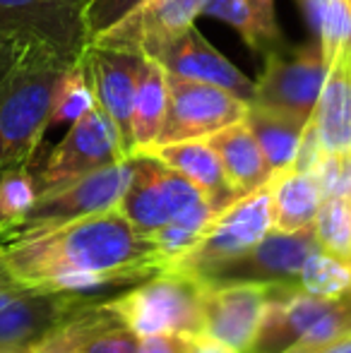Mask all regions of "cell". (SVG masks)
Instances as JSON below:
<instances>
[{
	"instance_id": "obj_20",
	"label": "cell",
	"mask_w": 351,
	"mask_h": 353,
	"mask_svg": "<svg viewBox=\"0 0 351 353\" xmlns=\"http://www.w3.org/2000/svg\"><path fill=\"white\" fill-rule=\"evenodd\" d=\"M205 140L217 152L226 178L241 195H248V192L258 190L260 185L270 183L272 168L245 118L221 128Z\"/></svg>"
},
{
	"instance_id": "obj_15",
	"label": "cell",
	"mask_w": 351,
	"mask_h": 353,
	"mask_svg": "<svg viewBox=\"0 0 351 353\" xmlns=\"http://www.w3.org/2000/svg\"><path fill=\"white\" fill-rule=\"evenodd\" d=\"M82 63L92 82L97 103L106 111L118 135L132 157V106H135L137 79L145 58L137 53L118 51V48L87 43L82 51Z\"/></svg>"
},
{
	"instance_id": "obj_5",
	"label": "cell",
	"mask_w": 351,
	"mask_h": 353,
	"mask_svg": "<svg viewBox=\"0 0 351 353\" xmlns=\"http://www.w3.org/2000/svg\"><path fill=\"white\" fill-rule=\"evenodd\" d=\"M87 0H0V56L48 48L77 61L87 46Z\"/></svg>"
},
{
	"instance_id": "obj_13",
	"label": "cell",
	"mask_w": 351,
	"mask_h": 353,
	"mask_svg": "<svg viewBox=\"0 0 351 353\" xmlns=\"http://www.w3.org/2000/svg\"><path fill=\"white\" fill-rule=\"evenodd\" d=\"M320 250L313 226L301 231H274L250 250L229 257L212 272L200 276L207 283L260 281V283H299L303 262Z\"/></svg>"
},
{
	"instance_id": "obj_9",
	"label": "cell",
	"mask_w": 351,
	"mask_h": 353,
	"mask_svg": "<svg viewBox=\"0 0 351 353\" xmlns=\"http://www.w3.org/2000/svg\"><path fill=\"white\" fill-rule=\"evenodd\" d=\"M128 157L130 154H128L111 118L101 106H94L92 111L72 123L68 135L46 157L43 166L34 171L37 190L46 192L61 188L75 178L106 168Z\"/></svg>"
},
{
	"instance_id": "obj_17",
	"label": "cell",
	"mask_w": 351,
	"mask_h": 353,
	"mask_svg": "<svg viewBox=\"0 0 351 353\" xmlns=\"http://www.w3.org/2000/svg\"><path fill=\"white\" fill-rule=\"evenodd\" d=\"M154 63H159L166 74L229 89L245 101H250L253 97L255 79L245 77L234 63L226 61L217 48H212L197 27H190L183 37H178Z\"/></svg>"
},
{
	"instance_id": "obj_32",
	"label": "cell",
	"mask_w": 351,
	"mask_h": 353,
	"mask_svg": "<svg viewBox=\"0 0 351 353\" xmlns=\"http://www.w3.org/2000/svg\"><path fill=\"white\" fill-rule=\"evenodd\" d=\"M337 195L339 197H347V200L351 202V152L342 154V168H339Z\"/></svg>"
},
{
	"instance_id": "obj_28",
	"label": "cell",
	"mask_w": 351,
	"mask_h": 353,
	"mask_svg": "<svg viewBox=\"0 0 351 353\" xmlns=\"http://www.w3.org/2000/svg\"><path fill=\"white\" fill-rule=\"evenodd\" d=\"M37 178L29 166L0 171V241L37 202Z\"/></svg>"
},
{
	"instance_id": "obj_26",
	"label": "cell",
	"mask_w": 351,
	"mask_h": 353,
	"mask_svg": "<svg viewBox=\"0 0 351 353\" xmlns=\"http://www.w3.org/2000/svg\"><path fill=\"white\" fill-rule=\"evenodd\" d=\"M94 106H99V103H97V97H94L92 82H89V77H87V68H85V63H82V58H77L72 65H68L66 70H63L61 79H58L48 128L68 125V123L72 125L77 118L89 113Z\"/></svg>"
},
{
	"instance_id": "obj_31",
	"label": "cell",
	"mask_w": 351,
	"mask_h": 353,
	"mask_svg": "<svg viewBox=\"0 0 351 353\" xmlns=\"http://www.w3.org/2000/svg\"><path fill=\"white\" fill-rule=\"evenodd\" d=\"M197 344H200V339H197V336L169 332V334L142 336L140 353H195Z\"/></svg>"
},
{
	"instance_id": "obj_25",
	"label": "cell",
	"mask_w": 351,
	"mask_h": 353,
	"mask_svg": "<svg viewBox=\"0 0 351 353\" xmlns=\"http://www.w3.org/2000/svg\"><path fill=\"white\" fill-rule=\"evenodd\" d=\"M305 24L320 41L325 63L351 48V0H296Z\"/></svg>"
},
{
	"instance_id": "obj_2",
	"label": "cell",
	"mask_w": 351,
	"mask_h": 353,
	"mask_svg": "<svg viewBox=\"0 0 351 353\" xmlns=\"http://www.w3.org/2000/svg\"><path fill=\"white\" fill-rule=\"evenodd\" d=\"M72 63L48 48L0 56V171L22 166L34 171L58 79Z\"/></svg>"
},
{
	"instance_id": "obj_3",
	"label": "cell",
	"mask_w": 351,
	"mask_h": 353,
	"mask_svg": "<svg viewBox=\"0 0 351 353\" xmlns=\"http://www.w3.org/2000/svg\"><path fill=\"white\" fill-rule=\"evenodd\" d=\"M205 293L207 281L178 270H161L135 283L128 293L103 301L137 336L190 334L205 339Z\"/></svg>"
},
{
	"instance_id": "obj_14",
	"label": "cell",
	"mask_w": 351,
	"mask_h": 353,
	"mask_svg": "<svg viewBox=\"0 0 351 353\" xmlns=\"http://www.w3.org/2000/svg\"><path fill=\"white\" fill-rule=\"evenodd\" d=\"M270 293L272 283L260 281L207 283L205 339L245 353L260 330Z\"/></svg>"
},
{
	"instance_id": "obj_36",
	"label": "cell",
	"mask_w": 351,
	"mask_h": 353,
	"mask_svg": "<svg viewBox=\"0 0 351 353\" xmlns=\"http://www.w3.org/2000/svg\"><path fill=\"white\" fill-rule=\"evenodd\" d=\"M5 279H10L8 274H5V270H3V265H0V281H5Z\"/></svg>"
},
{
	"instance_id": "obj_6",
	"label": "cell",
	"mask_w": 351,
	"mask_h": 353,
	"mask_svg": "<svg viewBox=\"0 0 351 353\" xmlns=\"http://www.w3.org/2000/svg\"><path fill=\"white\" fill-rule=\"evenodd\" d=\"M132 181V157L99 168L82 178L66 183L53 190L39 192L34 207L24 214V219L3 238L0 243L27 238L48 228L63 226L68 221L89 216V214L108 212L121 205L128 185Z\"/></svg>"
},
{
	"instance_id": "obj_30",
	"label": "cell",
	"mask_w": 351,
	"mask_h": 353,
	"mask_svg": "<svg viewBox=\"0 0 351 353\" xmlns=\"http://www.w3.org/2000/svg\"><path fill=\"white\" fill-rule=\"evenodd\" d=\"M140 3L142 0H87L85 5L87 41L92 37H97L99 32H103L106 27H111L113 22H118L123 14L130 12Z\"/></svg>"
},
{
	"instance_id": "obj_29",
	"label": "cell",
	"mask_w": 351,
	"mask_h": 353,
	"mask_svg": "<svg viewBox=\"0 0 351 353\" xmlns=\"http://www.w3.org/2000/svg\"><path fill=\"white\" fill-rule=\"evenodd\" d=\"M313 231L323 250L351 262V202L347 197H325L315 214Z\"/></svg>"
},
{
	"instance_id": "obj_7",
	"label": "cell",
	"mask_w": 351,
	"mask_h": 353,
	"mask_svg": "<svg viewBox=\"0 0 351 353\" xmlns=\"http://www.w3.org/2000/svg\"><path fill=\"white\" fill-rule=\"evenodd\" d=\"M272 231V190L270 183L248 192L231 207L214 214L197 243L171 262L166 270L205 276L217 265L250 250Z\"/></svg>"
},
{
	"instance_id": "obj_12",
	"label": "cell",
	"mask_w": 351,
	"mask_h": 353,
	"mask_svg": "<svg viewBox=\"0 0 351 353\" xmlns=\"http://www.w3.org/2000/svg\"><path fill=\"white\" fill-rule=\"evenodd\" d=\"M205 3L207 0H142L87 43L137 53L147 61H159L161 53L178 37L195 27Z\"/></svg>"
},
{
	"instance_id": "obj_10",
	"label": "cell",
	"mask_w": 351,
	"mask_h": 353,
	"mask_svg": "<svg viewBox=\"0 0 351 353\" xmlns=\"http://www.w3.org/2000/svg\"><path fill=\"white\" fill-rule=\"evenodd\" d=\"M92 298L99 296L0 281V349H34Z\"/></svg>"
},
{
	"instance_id": "obj_21",
	"label": "cell",
	"mask_w": 351,
	"mask_h": 353,
	"mask_svg": "<svg viewBox=\"0 0 351 353\" xmlns=\"http://www.w3.org/2000/svg\"><path fill=\"white\" fill-rule=\"evenodd\" d=\"M202 14L229 24L263 58L289 46L277 22L274 0H207Z\"/></svg>"
},
{
	"instance_id": "obj_22",
	"label": "cell",
	"mask_w": 351,
	"mask_h": 353,
	"mask_svg": "<svg viewBox=\"0 0 351 353\" xmlns=\"http://www.w3.org/2000/svg\"><path fill=\"white\" fill-rule=\"evenodd\" d=\"M270 190L274 231H301L313 226L323 195L310 173L294 171L291 166L277 171L270 178Z\"/></svg>"
},
{
	"instance_id": "obj_33",
	"label": "cell",
	"mask_w": 351,
	"mask_h": 353,
	"mask_svg": "<svg viewBox=\"0 0 351 353\" xmlns=\"http://www.w3.org/2000/svg\"><path fill=\"white\" fill-rule=\"evenodd\" d=\"M195 353H239V351L226 349L224 344H217V341H212V339H200Z\"/></svg>"
},
{
	"instance_id": "obj_35",
	"label": "cell",
	"mask_w": 351,
	"mask_h": 353,
	"mask_svg": "<svg viewBox=\"0 0 351 353\" xmlns=\"http://www.w3.org/2000/svg\"><path fill=\"white\" fill-rule=\"evenodd\" d=\"M32 349H27V351H12V349H0V353H29Z\"/></svg>"
},
{
	"instance_id": "obj_1",
	"label": "cell",
	"mask_w": 351,
	"mask_h": 353,
	"mask_svg": "<svg viewBox=\"0 0 351 353\" xmlns=\"http://www.w3.org/2000/svg\"><path fill=\"white\" fill-rule=\"evenodd\" d=\"M0 265L22 286L87 296L132 286L164 270L154 241L135 231L118 207L0 243Z\"/></svg>"
},
{
	"instance_id": "obj_37",
	"label": "cell",
	"mask_w": 351,
	"mask_h": 353,
	"mask_svg": "<svg viewBox=\"0 0 351 353\" xmlns=\"http://www.w3.org/2000/svg\"><path fill=\"white\" fill-rule=\"evenodd\" d=\"M29 353H37V346H34V349H32V351H29Z\"/></svg>"
},
{
	"instance_id": "obj_34",
	"label": "cell",
	"mask_w": 351,
	"mask_h": 353,
	"mask_svg": "<svg viewBox=\"0 0 351 353\" xmlns=\"http://www.w3.org/2000/svg\"><path fill=\"white\" fill-rule=\"evenodd\" d=\"M320 353H351V334L347 336V339L337 341V344H332L330 349L320 351Z\"/></svg>"
},
{
	"instance_id": "obj_8",
	"label": "cell",
	"mask_w": 351,
	"mask_h": 353,
	"mask_svg": "<svg viewBox=\"0 0 351 353\" xmlns=\"http://www.w3.org/2000/svg\"><path fill=\"white\" fill-rule=\"evenodd\" d=\"M325 72L328 63L318 39L299 46H284L265 56V68L255 79L248 103L289 113L308 123L323 89Z\"/></svg>"
},
{
	"instance_id": "obj_23",
	"label": "cell",
	"mask_w": 351,
	"mask_h": 353,
	"mask_svg": "<svg viewBox=\"0 0 351 353\" xmlns=\"http://www.w3.org/2000/svg\"><path fill=\"white\" fill-rule=\"evenodd\" d=\"M245 123L253 130L272 173L284 171V168H289L294 163L301 135H303L308 123L299 121V118L289 116V113L272 111V108L265 106H253V103H248Z\"/></svg>"
},
{
	"instance_id": "obj_19",
	"label": "cell",
	"mask_w": 351,
	"mask_h": 353,
	"mask_svg": "<svg viewBox=\"0 0 351 353\" xmlns=\"http://www.w3.org/2000/svg\"><path fill=\"white\" fill-rule=\"evenodd\" d=\"M310 123L328 154L351 152V48L339 51L328 63Z\"/></svg>"
},
{
	"instance_id": "obj_16",
	"label": "cell",
	"mask_w": 351,
	"mask_h": 353,
	"mask_svg": "<svg viewBox=\"0 0 351 353\" xmlns=\"http://www.w3.org/2000/svg\"><path fill=\"white\" fill-rule=\"evenodd\" d=\"M37 353H140V344L135 332L101 298H92L51 332Z\"/></svg>"
},
{
	"instance_id": "obj_18",
	"label": "cell",
	"mask_w": 351,
	"mask_h": 353,
	"mask_svg": "<svg viewBox=\"0 0 351 353\" xmlns=\"http://www.w3.org/2000/svg\"><path fill=\"white\" fill-rule=\"evenodd\" d=\"M137 154H152V157L159 159L161 163H166V166L174 168L176 173H181L183 178H188V181L210 200V205L214 207L217 214L243 197L231 185L219 157H217L214 149L207 144V140L154 144V147L145 149V152H137Z\"/></svg>"
},
{
	"instance_id": "obj_4",
	"label": "cell",
	"mask_w": 351,
	"mask_h": 353,
	"mask_svg": "<svg viewBox=\"0 0 351 353\" xmlns=\"http://www.w3.org/2000/svg\"><path fill=\"white\" fill-rule=\"evenodd\" d=\"M118 210L142 236H152L171 221L202 233L217 214L188 178L152 154H132V181Z\"/></svg>"
},
{
	"instance_id": "obj_27",
	"label": "cell",
	"mask_w": 351,
	"mask_h": 353,
	"mask_svg": "<svg viewBox=\"0 0 351 353\" xmlns=\"http://www.w3.org/2000/svg\"><path fill=\"white\" fill-rule=\"evenodd\" d=\"M299 286L323 298L344 296L351 291V262L320 248L303 262Z\"/></svg>"
},
{
	"instance_id": "obj_24",
	"label": "cell",
	"mask_w": 351,
	"mask_h": 353,
	"mask_svg": "<svg viewBox=\"0 0 351 353\" xmlns=\"http://www.w3.org/2000/svg\"><path fill=\"white\" fill-rule=\"evenodd\" d=\"M166 106H169V87H166L164 68L145 58L132 106V154L157 142L166 118Z\"/></svg>"
},
{
	"instance_id": "obj_11",
	"label": "cell",
	"mask_w": 351,
	"mask_h": 353,
	"mask_svg": "<svg viewBox=\"0 0 351 353\" xmlns=\"http://www.w3.org/2000/svg\"><path fill=\"white\" fill-rule=\"evenodd\" d=\"M166 87H169V106H166L164 125L154 144L205 140L221 128L243 121L248 113L245 99L214 84L166 74Z\"/></svg>"
}]
</instances>
